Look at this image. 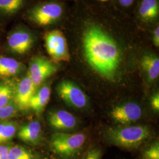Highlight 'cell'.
Segmentation results:
<instances>
[{"mask_svg":"<svg viewBox=\"0 0 159 159\" xmlns=\"http://www.w3.org/2000/svg\"><path fill=\"white\" fill-rule=\"evenodd\" d=\"M83 43L89 65L104 78L114 80L121 60L117 43L100 27L91 25L84 33Z\"/></svg>","mask_w":159,"mask_h":159,"instance_id":"obj_1","label":"cell"},{"mask_svg":"<svg viewBox=\"0 0 159 159\" xmlns=\"http://www.w3.org/2000/svg\"><path fill=\"white\" fill-rule=\"evenodd\" d=\"M9 149V146L0 144V159H8Z\"/></svg>","mask_w":159,"mask_h":159,"instance_id":"obj_25","label":"cell"},{"mask_svg":"<svg viewBox=\"0 0 159 159\" xmlns=\"http://www.w3.org/2000/svg\"><path fill=\"white\" fill-rule=\"evenodd\" d=\"M37 89L28 74L20 81L15 88L14 97L18 110L24 111L30 109V101Z\"/></svg>","mask_w":159,"mask_h":159,"instance_id":"obj_8","label":"cell"},{"mask_svg":"<svg viewBox=\"0 0 159 159\" xmlns=\"http://www.w3.org/2000/svg\"><path fill=\"white\" fill-rule=\"evenodd\" d=\"M17 125L12 121H2L0 123V144L9 142L16 135Z\"/></svg>","mask_w":159,"mask_h":159,"instance_id":"obj_18","label":"cell"},{"mask_svg":"<svg viewBox=\"0 0 159 159\" xmlns=\"http://www.w3.org/2000/svg\"><path fill=\"white\" fill-rule=\"evenodd\" d=\"M87 136L84 133H57L51 135L49 148L60 159H82L86 149Z\"/></svg>","mask_w":159,"mask_h":159,"instance_id":"obj_2","label":"cell"},{"mask_svg":"<svg viewBox=\"0 0 159 159\" xmlns=\"http://www.w3.org/2000/svg\"><path fill=\"white\" fill-rule=\"evenodd\" d=\"M150 131L144 125H132L110 129L106 133L109 144L131 151L143 146L150 137Z\"/></svg>","mask_w":159,"mask_h":159,"instance_id":"obj_3","label":"cell"},{"mask_svg":"<svg viewBox=\"0 0 159 159\" xmlns=\"http://www.w3.org/2000/svg\"><path fill=\"white\" fill-rule=\"evenodd\" d=\"M150 104L152 108L156 111H159V94L156 93L153 96L150 100Z\"/></svg>","mask_w":159,"mask_h":159,"instance_id":"obj_24","label":"cell"},{"mask_svg":"<svg viewBox=\"0 0 159 159\" xmlns=\"http://www.w3.org/2000/svg\"><path fill=\"white\" fill-rule=\"evenodd\" d=\"M99 1H107L108 0H99Z\"/></svg>","mask_w":159,"mask_h":159,"instance_id":"obj_28","label":"cell"},{"mask_svg":"<svg viewBox=\"0 0 159 159\" xmlns=\"http://www.w3.org/2000/svg\"><path fill=\"white\" fill-rule=\"evenodd\" d=\"M8 159H41L40 156L21 146H10Z\"/></svg>","mask_w":159,"mask_h":159,"instance_id":"obj_17","label":"cell"},{"mask_svg":"<svg viewBox=\"0 0 159 159\" xmlns=\"http://www.w3.org/2000/svg\"><path fill=\"white\" fill-rule=\"evenodd\" d=\"M33 43L32 34L23 29L14 31L7 38V44L10 50L18 54H23L29 51Z\"/></svg>","mask_w":159,"mask_h":159,"instance_id":"obj_10","label":"cell"},{"mask_svg":"<svg viewBox=\"0 0 159 159\" xmlns=\"http://www.w3.org/2000/svg\"><path fill=\"white\" fill-rule=\"evenodd\" d=\"M17 137L23 142L29 144H39L42 139L40 123L37 121H32L21 126L17 133Z\"/></svg>","mask_w":159,"mask_h":159,"instance_id":"obj_12","label":"cell"},{"mask_svg":"<svg viewBox=\"0 0 159 159\" xmlns=\"http://www.w3.org/2000/svg\"><path fill=\"white\" fill-rule=\"evenodd\" d=\"M24 0H0V11L12 14L19 11L23 7Z\"/></svg>","mask_w":159,"mask_h":159,"instance_id":"obj_20","label":"cell"},{"mask_svg":"<svg viewBox=\"0 0 159 159\" xmlns=\"http://www.w3.org/2000/svg\"><path fill=\"white\" fill-rule=\"evenodd\" d=\"M18 108L14 102L8 105L0 107V122L5 121L7 120L11 119L17 114Z\"/></svg>","mask_w":159,"mask_h":159,"instance_id":"obj_22","label":"cell"},{"mask_svg":"<svg viewBox=\"0 0 159 159\" xmlns=\"http://www.w3.org/2000/svg\"><path fill=\"white\" fill-rule=\"evenodd\" d=\"M57 94L64 102L74 108H85L89 99L85 93L74 83L63 80L57 86Z\"/></svg>","mask_w":159,"mask_h":159,"instance_id":"obj_5","label":"cell"},{"mask_svg":"<svg viewBox=\"0 0 159 159\" xmlns=\"http://www.w3.org/2000/svg\"><path fill=\"white\" fill-rule=\"evenodd\" d=\"M141 159H159V143L155 142L144 148L141 154Z\"/></svg>","mask_w":159,"mask_h":159,"instance_id":"obj_21","label":"cell"},{"mask_svg":"<svg viewBox=\"0 0 159 159\" xmlns=\"http://www.w3.org/2000/svg\"><path fill=\"white\" fill-rule=\"evenodd\" d=\"M46 50L53 63L69 61L70 54L65 35L60 30H54L44 35Z\"/></svg>","mask_w":159,"mask_h":159,"instance_id":"obj_4","label":"cell"},{"mask_svg":"<svg viewBox=\"0 0 159 159\" xmlns=\"http://www.w3.org/2000/svg\"><path fill=\"white\" fill-rule=\"evenodd\" d=\"M102 150L97 146H93L88 149L82 159H102Z\"/></svg>","mask_w":159,"mask_h":159,"instance_id":"obj_23","label":"cell"},{"mask_svg":"<svg viewBox=\"0 0 159 159\" xmlns=\"http://www.w3.org/2000/svg\"><path fill=\"white\" fill-rule=\"evenodd\" d=\"M63 8L56 2H47L33 8L29 12V18L41 26L52 24L63 14Z\"/></svg>","mask_w":159,"mask_h":159,"instance_id":"obj_6","label":"cell"},{"mask_svg":"<svg viewBox=\"0 0 159 159\" xmlns=\"http://www.w3.org/2000/svg\"><path fill=\"white\" fill-rule=\"evenodd\" d=\"M139 14L143 20L152 21L158 17L159 2L157 0H142L139 8Z\"/></svg>","mask_w":159,"mask_h":159,"instance_id":"obj_16","label":"cell"},{"mask_svg":"<svg viewBox=\"0 0 159 159\" xmlns=\"http://www.w3.org/2000/svg\"><path fill=\"white\" fill-rule=\"evenodd\" d=\"M120 4L123 7H129L132 4L134 0H119Z\"/></svg>","mask_w":159,"mask_h":159,"instance_id":"obj_27","label":"cell"},{"mask_svg":"<svg viewBox=\"0 0 159 159\" xmlns=\"http://www.w3.org/2000/svg\"><path fill=\"white\" fill-rule=\"evenodd\" d=\"M142 115V108L134 102H127L117 106L111 111L112 119L122 125L135 122L140 119Z\"/></svg>","mask_w":159,"mask_h":159,"instance_id":"obj_9","label":"cell"},{"mask_svg":"<svg viewBox=\"0 0 159 159\" xmlns=\"http://www.w3.org/2000/svg\"><path fill=\"white\" fill-rule=\"evenodd\" d=\"M47 120L51 127L58 130H71L77 125V120L74 115L63 110L50 111Z\"/></svg>","mask_w":159,"mask_h":159,"instance_id":"obj_11","label":"cell"},{"mask_svg":"<svg viewBox=\"0 0 159 159\" xmlns=\"http://www.w3.org/2000/svg\"><path fill=\"white\" fill-rule=\"evenodd\" d=\"M55 63L46 57H34L30 63L28 75L37 89L46 80L57 71Z\"/></svg>","mask_w":159,"mask_h":159,"instance_id":"obj_7","label":"cell"},{"mask_svg":"<svg viewBox=\"0 0 159 159\" xmlns=\"http://www.w3.org/2000/svg\"><path fill=\"white\" fill-rule=\"evenodd\" d=\"M23 65L16 60L0 56V77H9L16 75L23 70Z\"/></svg>","mask_w":159,"mask_h":159,"instance_id":"obj_15","label":"cell"},{"mask_svg":"<svg viewBox=\"0 0 159 159\" xmlns=\"http://www.w3.org/2000/svg\"><path fill=\"white\" fill-rule=\"evenodd\" d=\"M141 67L148 82L153 83L159 77V57L154 54L143 56L141 60Z\"/></svg>","mask_w":159,"mask_h":159,"instance_id":"obj_13","label":"cell"},{"mask_svg":"<svg viewBox=\"0 0 159 159\" xmlns=\"http://www.w3.org/2000/svg\"><path fill=\"white\" fill-rule=\"evenodd\" d=\"M51 95V89L48 84L41 86L38 90H36L32 97L30 108L32 109L38 115L43 113L46 106L50 100Z\"/></svg>","mask_w":159,"mask_h":159,"instance_id":"obj_14","label":"cell"},{"mask_svg":"<svg viewBox=\"0 0 159 159\" xmlns=\"http://www.w3.org/2000/svg\"><path fill=\"white\" fill-rule=\"evenodd\" d=\"M15 88L10 83L0 84V107L14 101Z\"/></svg>","mask_w":159,"mask_h":159,"instance_id":"obj_19","label":"cell"},{"mask_svg":"<svg viewBox=\"0 0 159 159\" xmlns=\"http://www.w3.org/2000/svg\"><path fill=\"white\" fill-rule=\"evenodd\" d=\"M154 44L156 47L159 46V27L157 26L154 31L153 34Z\"/></svg>","mask_w":159,"mask_h":159,"instance_id":"obj_26","label":"cell"}]
</instances>
